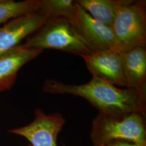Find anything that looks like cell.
I'll return each instance as SVG.
<instances>
[{"label":"cell","instance_id":"obj_6","mask_svg":"<svg viewBox=\"0 0 146 146\" xmlns=\"http://www.w3.org/2000/svg\"><path fill=\"white\" fill-rule=\"evenodd\" d=\"M73 22L77 31L93 52L111 50L120 54L111 27L94 19L78 3L77 14Z\"/></svg>","mask_w":146,"mask_h":146},{"label":"cell","instance_id":"obj_10","mask_svg":"<svg viewBox=\"0 0 146 146\" xmlns=\"http://www.w3.org/2000/svg\"><path fill=\"white\" fill-rule=\"evenodd\" d=\"M121 56L125 87L146 90V48L136 47Z\"/></svg>","mask_w":146,"mask_h":146},{"label":"cell","instance_id":"obj_8","mask_svg":"<svg viewBox=\"0 0 146 146\" xmlns=\"http://www.w3.org/2000/svg\"><path fill=\"white\" fill-rule=\"evenodd\" d=\"M82 58L93 77L116 87L126 88L121 54L111 50H103Z\"/></svg>","mask_w":146,"mask_h":146},{"label":"cell","instance_id":"obj_11","mask_svg":"<svg viewBox=\"0 0 146 146\" xmlns=\"http://www.w3.org/2000/svg\"><path fill=\"white\" fill-rule=\"evenodd\" d=\"M133 0H77L76 3L94 19L111 27L120 9Z\"/></svg>","mask_w":146,"mask_h":146},{"label":"cell","instance_id":"obj_1","mask_svg":"<svg viewBox=\"0 0 146 146\" xmlns=\"http://www.w3.org/2000/svg\"><path fill=\"white\" fill-rule=\"evenodd\" d=\"M43 90L49 94H71L83 98L99 113L104 115L121 117L135 112L146 114V90L119 88L95 77L82 84L47 79Z\"/></svg>","mask_w":146,"mask_h":146},{"label":"cell","instance_id":"obj_9","mask_svg":"<svg viewBox=\"0 0 146 146\" xmlns=\"http://www.w3.org/2000/svg\"><path fill=\"white\" fill-rule=\"evenodd\" d=\"M43 52L19 44L0 55V92L11 89L19 70L27 63L35 59Z\"/></svg>","mask_w":146,"mask_h":146},{"label":"cell","instance_id":"obj_15","mask_svg":"<svg viewBox=\"0 0 146 146\" xmlns=\"http://www.w3.org/2000/svg\"><path fill=\"white\" fill-rule=\"evenodd\" d=\"M28 146H33L31 145V144H29L28 145Z\"/></svg>","mask_w":146,"mask_h":146},{"label":"cell","instance_id":"obj_14","mask_svg":"<svg viewBox=\"0 0 146 146\" xmlns=\"http://www.w3.org/2000/svg\"><path fill=\"white\" fill-rule=\"evenodd\" d=\"M104 146H141L139 145H137L135 143L128 142V141H122V140H118V141H113L110 142L109 143L106 145Z\"/></svg>","mask_w":146,"mask_h":146},{"label":"cell","instance_id":"obj_12","mask_svg":"<svg viewBox=\"0 0 146 146\" xmlns=\"http://www.w3.org/2000/svg\"><path fill=\"white\" fill-rule=\"evenodd\" d=\"M37 11L49 18H64L73 21L77 14V3L73 0H38Z\"/></svg>","mask_w":146,"mask_h":146},{"label":"cell","instance_id":"obj_13","mask_svg":"<svg viewBox=\"0 0 146 146\" xmlns=\"http://www.w3.org/2000/svg\"><path fill=\"white\" fill-rule=\"evenodd\" d=\"M38 0H0V25L19 16L37 11Z\"/></svg>","mask_w":146,"mask_h":146},{"label":"cell","instance_id":"obj_5","mask_svg":"<svg viewBox=\"0 0 146 146\" xmlns=\"http://www.w3.org/2000/svg\"><path fill=\"white\" fill-rule=\"evenodd\" d=\"M34 115V119L29 125L8 131L25 137L33 146H58V135L66 122L62 115L58 113L46 114L38 108Z\"/></svg>","mask_w":146,"mask_h":146},{"label":"cell","instance_id":"obj_2","mask_svg":"<svg viewBox=\"0 0 146 146\" xmlns=\"http://www.w3.org/2000/svg\"><path fill=\"white\" fill-rule=\"evenodd\" d=\"M146 114L139 112L116 117L99 113L92 121L90 139L93 146L122 140L146 146Z\"/></svg>","mask_w":146,"mask_h":146},{"label":"cell","instance_id":"obj_3","mask_svg":"<svg viewBox=\"0 0 146 146\" xmlns=\"http://www.w3.org/2000/svg\"><path fill=\"white\" fill-rule=\"evenodd\" d=\"M24 44L31 49H53L81 57L93 52L73 21L64 18H48L40 28L27 38Z\"/></svg>","mask_w":146,"mask_h":146},{"label":"cell","instance_id":"obj_7","mask_svg":"<svg viewBox=\"0 0 146 146\" xmlns=\"http://www.w3.org/2000/svg\"><path fill=\"white\" fill-rule=\"evenodd\" d=\"M49 17L37 11L12 19L0 27V55L20 44L37 31Z\"/></svg>","mask_w":146,"mask_h":146},{"label":"cell","instance_id":"obj_4","mask_svg":"<svg viewBox=\"0 0 146 146\" xmlns=\"http://www.w3.org/2000/svg\"><path fill=\"white\" fill-rule=\"evenodd\" d=\"M111 28L120 54L136 47L146 48V1L133 0L120 9Z\"/></svg>","mask_w":146,"mask_h":146}]
</instances>
